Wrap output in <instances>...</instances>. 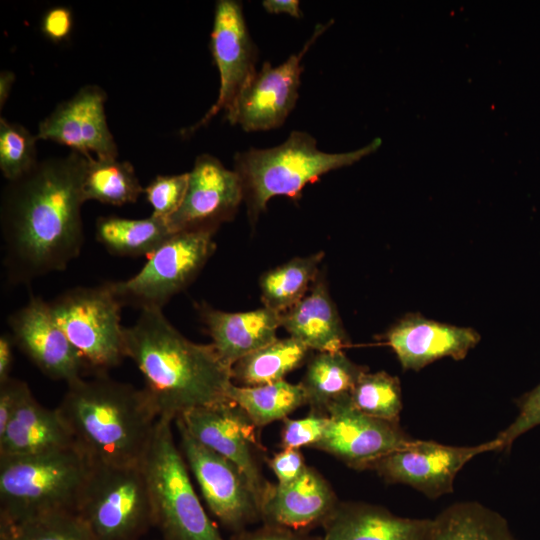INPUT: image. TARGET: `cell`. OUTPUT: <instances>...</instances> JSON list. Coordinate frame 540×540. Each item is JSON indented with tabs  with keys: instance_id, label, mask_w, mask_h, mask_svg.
Listing matches in <instances>:
<instances>
[{
	"instance_id": "10",
	"label": "cell",
	"mask_w": 540,
	"mask_h": 540,
	"mask_svg": "<svg viewBox=\"0 0 540 540\" xmlns=\"http://www.w3.org/2000/svg\"><path fill=\"white\" fill-rule=\"evenodd\" d=\"M180 450L211 513L226 529L237 533L261 520L252 489L230 460L198 442L180 418L174 420Z\"/></svg>"
},
{
	"instance_id": "5",
	"label": "cell",
	"mask_w": 540,
	"mask_h": 540,
	"mask_svg": "<svg viewBox=\"0 0 540 540\" xmlns=\"http://www.w3.org/2000/svg\"><path fill=\"white\" fill-rule=\"evenodd\" d=\"M92 462L77 447L0 457V522L77 510Z\"/></svg>"
},
{
	"instance_id": "30",
	"label": "cell",
	"mask_w": 540,
	"mask_h": 540,
	"mask_svg": "<svg viewBox=\"0 0 540 540\" xmlns=\"http://www.w3.org/2000/svg\"><path fill=\"white\" fill-rule=\"evenodd\" d=\"M324 256L321 251L295 257L265 272L260 278L263 306L282 314L297 304L316 281Z\"/></svg>"
},
{
	"instance_id": "18",
	"label": "cell",
	"mask_w": 540,
	"mask_h": 540,
	"mask_svg": "<svg viewBox=\"0 0 540 540\" xmlns=\"http://www.w3.org/2000/svg\"><path fill=\"white\" fill-rule=\"evenodd\" d=\"M105 100L106 94L99 86L82 87L39 124L37 138L85 155L94 152L97 158H117V145L106 121Z\"/></svg>"
},
{
	"instance_id": "36",
	"label": "cell",
	"mask_w": 540,
	"mask_h": 540,
	"mask_svg": "<svg viewBox=\"0 0 540 540\" xmlns=\"http://www.w3.org/2000/svg\"><path fill=\"white\" fill-rule=\"evenodd\" d=\"M282 421V448H313L325 432L328 417L325 413L311 410L310 414L304 418L290 419L287 417Z\"/></svg>"
},
{
	"instance_id": "42",
	"label": "cell",
	"mask_w": 540,
	"mask_h": 540,
	"mask_svg": "<svg viewBox=\"0 0 540 540\" xmlns=\"http://www.w3.org/2000/svg\"><path fill=\"white\" fill-rule=\"evenodd\" d=\"M14 340L11 334L4 333L0 336V383L11 378L10 373L14 360Z\"/></svg>"
},
{
	"instance_id": "20",
	"label": "cell",
	"mask_w": 540,
	"mask_h": 540,
	"mask_svg": "<svg viewBox=\"0 0 540 540\" xmlns=\"http://www.w3.org/2000/svg\"><path fill=\"white\" fill-rule=\"evenodd\" d=\"M338 503L328 481L307 466L293 482L271 484L261 503L260 516L265 524L301 531L322 525Z\"/></svg>"
},
{
	"instance_id": "14",
	"label": "cell",
	"mask_w": 540,
	"mask_h": 540,
	"mask_svg": "<svg viewBox=\"0 0 540 540\" xmlns=\"http://www.w3.org/2000/svg\"><path fill=\"white\" fill-rule=\"evenodd\" d=\"M328 421L321 440L313 447L355 470L368 467L413 440L399 424L368 416L345 397L329 404Z\"/></svg>"
},
{
	"instance_id": "26",
	"label": "cell",
	"mask_w": 540,
	"mask_h": 540,
	"mask_svg": "<svg viewBox=\"0 0 540 540\" xmlns=\"http://www.w3.org/2000/svg\"><path fill=\"white\" fill-rule=\"evenodd\" d=\"M173 234L166 220L152 214L143 219L104 216L96 222L97 241L122 257L149 256Z\"/></svg>"
},
{
	"instance_id": "6",
	"label": "cell",
	"mask_w": 540,
	"mask_h": 540,
	"mask_svg": "<svg viewBox=\"0 0 540 540\" xmlns=\"http://www.w3.org/2000/svg\"><path fill=\"white\" fill-rule=\"evenodd\" d=\"M169 419L158 418L142 462L162 540H224L208 517L176 445Z\"/></svg>"
},
{
	"instance_id": "3",
	"label": "cell",
	"mask_w": 540,
	"mask_h": 540,
	"mask_svg": "<svg viewBox=\"0 0 540 540\" xmlns=\"http://www.w3.org/2000/svg\"><path fill=\"white\" fill-rule=\"evenodd\" d=\"M57 409L90 461L113 466L142 465L159 418L143 388L106 374L68 383Z\"/></svg>"
},
{
	"instance_id": "43",
	"label": "cell",
	"mask_w": 540,
	"mask_h": 540,
	"mask_svg": "<svg viewBox=\"0 0 540 540\" xmlns=\"http://www.w3.org/2000/svg\"><path fill=\"white\" fill-rule=\"evenodd\" d=\"M262 6L270 14L284 13L295 18L302 16L298 0H264Z\"/></svg>"
},
{
	"instance_id": "2",
	"label": "cell",
	"mask_w": 540,
	"mask_h": 540,
	"mask_svg": "<svg viewBox=\"0 0 540 540\" xmlns=\"http://www.w3.org/2000/svg\"><path fill=\"white\" fill-rule=\"evenodd\" d=\"M126 358L141 372L159 418L174 421L194 408L228 400L231 368L212 344L184 337L162 309H143L124 329Z\"/></svg>"
},
{
	"instance_id": "22",
	"label": "cell",
	"mask_w": 540,
	"mask_h": 540,
	"mask_svg": "<svg viewBox=\"0 0 540 540\" xmlns=\"http://www.w3.org/2000/svg\"><path fill=\"white\" fill-rule=\"evenodd\" d=\"M432 519L406 518L367 503H338L323 522L322 540H422Z\"/></svg>"
},
{
	"instance_id": "25",
	"label": "cell",
	"mask_w": 540,
	"mask_h": 540,
	"mask_svg": "<svg viewBox=\"0 0 540 540\" xmlns=\"http://www.w3.org/2000/svg\"><path fill=\"white\" fill-rule=\"evenodd\" d=\"M368 371L351 361L343 351L317 352L307 364L302 385L311 410L325 413L329 404L350 396L363 373Z\"/></svg>"
},
{
	"instance_id": "17",
	"label": "cell",
	"mask_w": 540,
	"mask_h": 540,
	"mask_svg": "<svg viewBox=\"0 0 540 540\" xmlns=\"http://www.w3.org/2000/svg\"><path fill=\"white\" fill-rule=\"evenodd\" d=\"M18 347L47 377L67 384L82 377L86 366L59 326L49 302L37 296L8 318Z\"/></svg>"
},
{
	"instance_id": "15",
	"label": "cell",
	"mask_w": 540,
	"mask_h": 540,
	"mask_svg": "<svg viewBox=\"0 0 540 540\" xmlns=\"http://www.w3.org/2000/svg\"><path fill=\"white\" fill-rule=\"evenodd\" d=\"M211 52L220 76L219 95L208 112L184 131L187 135L207 125L220 111L227 114L245 84L257 71V50L248 32L240 2L217 1L211 33Z\"/></svg>"
},
{
	"instance_id": "13",
	"label": "cell",
	"mask_w": 540,
	"mask_h": 540,
	"mask_svg": "<svg viewBox=\"0 0 540 540\" xmlns=\"http://www.w3.org/2000/svg\"><path fill=\"white\" fill-rule=\"evenodd\" d=\"M332 21L315 27L310 39L297 54L273 67L264 62L241 90L231 110L225 114L232 125L243 130L264 131L281 126L295 107L305 53Z\"/></svg>"
},
{
	"instance_id": "9",
	"label": "cell",
	"mask_w": 540,
	"mask_h": 540,
	"mask_svg": "<svg viewBox=\"0 0 540 540\" xmlns=\"http://www.w3.org/2000/svg\"><path fill=\"white\" fill-rule=\"evenodd\" d=\"M212 231L174 233L148 256L134 276L108 284L122 304L143 309H162L184 290L213 255L216 244Z\"/></svg>"
},
{
	"instance_id": "16",
	"label": "cell",
	"mask_w": 540,
	"mask_h": 540,
	"mask_svg": "<svg viewBox=\"0 0 540 540\" xmlns=\"http://www.w3.org/2000/svg\"><path fill=\"white\" fill-rule=\"evenodd\" d=\"M244 200L243 185L235 171L228 170L214 156L196 158L189 172L184 201L167 223L173 233L212 231L231 220Z\"/></svg>"
},
{
	"instance_id": "29",
	"label": "cell",
	"mask_w": 540,
	"mask_h": 540,
	"mask_svg": "<svg viewBox=\"0 0 540 540\" xmlns=\"http://www.w3.org/2000/svg\"><path fill=\"white\" fill-rule=\"evenodd\" d=\"M227 398L241 407L256 427L283 420L307 404L302 385L286 380L260 386H239L232 383L227 390Z\"/></svg>"
},
{
	"instance_id": "34",
	"label": "cell",
	"mask_w": 540,
	"mask_h": 540,
	"mask_svg": "<svg viewBox=\"0 0 540 540\" xmlns=\"http://www.w3.org/2000/svg\"><path fill=\"white\" fill-rule=\"evenodd\" d=\"M37 139L21 124L0 119V169L7 181L20 178L38 162Z\"/></svg>"
},
{
	"instance_id": "1",
	"label": "cell",
	"mask_w": 540,
	"mask_h": 540,
	"mask_svg": "<svg viewBox=\"0 0 540 540\" xmlns=\"http://www.w3.org/2000/svg\"><path fill=\"white\" fill-rule=\"evenodd\" d=\"M85 154L38 161L1 195L3 265L11 284L64 270L83 247Z\"/></svg>"
},
{
	"instance_id": "37",
	"label": "cell",
	"mask_w": 540,
	"mask_h": 540,
	"mask_svg": "<svg viewBox=\"0 0 540 540\" xmlns=\"http://www.w3.org/2000/svg\"><path fill=\"white\" fill-rule=\"evenodd\" d=\"M517 407L515 419L495 437L500 451L509 450L517 438L540 425V383L518 399Z\"/></svg>"
},
{
	"instance_id": "39",
	"label": "cell",
	"mask_w": 540,
	"mask_h": 540,
	"mask_svg": "<svg viewBox=\"0 0 540 540\" xmlns=\"http://www.w3.org/2000/svg\"><path fill=\"white\" fill-rule=\"evenodd\" d=\"M30 392L28 384L16 378L0 383V436Z\"/></svg>"
},
{
	"instance_id": "38",
	"label": "cell",
	"mask_w": 540,
	"mask_h": 540,
	"mask_svg": "<svg viewBox=\"0 0 540 540\" xmlns=\"http://www.w3.org/2000/svg\"><path fill=\"white\" fill-rule=\"evenodd\" d=\"M268 466L278 480V484H287L300 477L306 470L304 457L300 449L282 448L267 460Z\"/></svg>"
},
{
	"instance_id": "40",
	"label": "cell",
	"mask_w": 540,
	"mask_h": 540,
	"mask_svg": "<svg viewBox=\"0 0 540 540\" xmlns=\"http://www.w3.org/2000/svg\"><path fill=\"white\" fill-rule=\"evenodd\" d=\"M72 22V14L68 8L54 7L45 13L41 28L46 37L60 42L69 36Z\"/></svg>"
},
{
	"instance_id": "24",
	"label": "cell",
	"mask_w": 540,
	"mask_h": 540,
	"mask_svg": "<svg viewBox=\"0 0 540 540\" xmlns=\"http://www.w3.org/2000/svg\"><path fill=\"white\" fill-rule=\"evenodd\" d=\"M281 327L290 337L317 352L343 351L349 338L323 279H316L309 292L281 314Z\"/></svg>"
},
{
	"instance_id": "32",
	"label": "cell",
	"mask_w": 540,
	"mask_h": 540,
	"mask_svg": "<svg viewBox=\"0 0 540 540\" xmlns=\"http://www.w3.org/2000/svg\"><path fill=\"white\" fill-rule=\"evenodd\" d=\"M0 540H95L74 511L47 513L17 522H0Z\"/></svg>"
},
{
	"instance_id": "33",
	"label": "cell",
	"mask_w": 540,
	"mask_h": 540,
	"mask_svg": "<svg viewBox=\"0 0 540 540\" xmlns=\"http://www.w3.org/2000/svg\"><path fill=\"white\" fill-rule=\"evenodd\" d=\"M351 404L362 413L399 424L403 407L400 381L385 371L361 375L350 393Z\"/></svg>"
},
{
	"instance_id": "12",
	"label": "cell",
	"mask_w": 540,
	"mask_h": 540,
	"mask_svg": "<svg viewBox=\"0 0 540 540\" xmlns=\"http://www.w3.org/2000/svg\"><path fill=\"white\" fill-rule=\"evenodd\" d=\"M201 444L233 462L244 474L259 509L271 483L262 474L257 451L262 448L256 425L245 411L229 399L186 411L178 416Z\"/></svg>"
},
{
	"instance_id": "44",
	"label": "cell",
	"mask_w": 540,
	"mask_h": 540,
	"mask_svg": "<svg viewBox=\"0 0 540 540\" xmlns=\"http://www.w3.org/2000/svg\"><path fill=\"white\" fill-rule=\"evenodd\" d=\"M15 80L13 72L4 70L0 74V107L3 108Z\"/></svg>"
},
{
	"instance_id": "23",
	"label": "cell",
	"mask_w": 540,
	"mask_h": 540,
	"mask_svg": "<svg viewBox=\"0 0 540 540\" xmlns=\"http://www.w3.org/2000/svg\"><path fill=\"white\" fill-rule=\"evenodd\" d=\"M76 446L57 408L40 404L30 392L0 436V457L30 456Z\"/></svg>"
},
{
	"instance_id": "8",
	"label": "cell",
	"mask_w": 540,
	"mask_h": 540,
	"mask_svg": "<svg viewBox=\"0 0 540 540\" xmlns=\"http://www.w3.org/2000/svg\"><path fill=\"white\" fill-rule=\"evenodd\" d=\"M66 337L81 356L86 370L106 374L125 355L123 307L108 282L74 287L49 302Z\"/></svg>"
},
{
	"instance_id": "28",
	"label": "cell",
	"mask_w": 540,
	"mask_h": 540,
	"mask_svg": "<svg viewBox=\"0 0 540 540\" xmlns=\"http://www.w3.org/2000/svg\"><path fill=\"white\" fill-rule=\"evenodd\" d=\"M310 349L298 340L277 338L244 356L231 368L233 383L239 386H260L284 380L307 359Z\"/></svg>"
},
{
	"instance_id": "19",
	"label": "cell",
	"mask_w": 540,
	"mask_h": 540,
	"mask_svg": "<svg viewBox=\"0 0 540 540\" xmlns=\"http://www.w3.org/2000/svg\"><path fill=\"white\" fill-rule=\"evenodd\" d=\"M385 341L396 354L403 370L418 371L445 357L464 359L479 343L480 335L470 327L408 314L386 332Z\"/></svg>"
},
{
	"instance_id": "11",
	"label": "cell",
	"mask_w": 540,
	"mask_h": 540,
	"mask_svg": "<svg viewBox=\"0 0 540 540\" xmlns=\"http://www.w3.org/2000/svg\"><path fill=\"white\" fill-rule=\"evenodd\" d=\"M500 446L496 438L474 446L413 439L367 470L375 471L388 483L408 485L434 499L453 492L455 478L467 462L480 454L500 451Z\"/></svg>"
},
{
	"instance_id": "31",
	"label": "cell",
	"mask_w": 540,
	"mask_h": 540,
	"mask_svg": "<svg viewBox=\"0 0 540 540\" xmlns=\"http://www.w3.org/2000/svg\"><path fill=\"white\" fill-rule=\"evenodd\" d=\"M85 201L96 200L103 204L122 206L134 203L144 193L134 167L117 158H92L87 156L83 175Z\"/></svg>"
},
{
	"instance_id": "41",
	"label": "cell",
	"mask_w": 540,
	"mask_h": 540,
	"mask_svg": "<svg viewBox=\"0 0 540 540\" xmlns=\"http://www.w3.org/2000/svg\"><path fill=\"white\" fill-rule=\"evenodd\" d=\"M233 540H322V537L310 536L301 531L264 523L262 527L254 531L237 533Z\"/></svg>"
},
{
	"instance_id": "7",
	"label": "cell",
	"mask_w": 540,
	"mask_h": 540,
	"mask_svg": "<svg viewBox=\"0 0 540 540\" xmlns=\"http://www.w3.org/2000/svg\"><path fill=\"white\" fill-rule=\"evenodd\" d=\"M76 513L95 540H141L154 527L152 498L142 465L92 463Z\"/></svg>"
},
{
	"instance_id": "27",
	"label": "cell",
	"mask_w": 540,
	"mask_h": 540,
	"mask_svg": "<svg viewBox=\"0 0 540 540\" xmlns=\"http://www.w3.org/2000/svg\"><path fill=\"white\" fill-rule=\"evenodd\" d=\"M422 540H516L506 521L473 502L456 503L432 519Z\"/></svg>"
},
{
	"instance_id": "4",
	"label": "cell",
	"mask_w": 540,
	"mask_h": 540,
	"mask_svg": "<svg viewBox=\"0 0 540 540\" xmlns=\"http://www.w3.org/2000/svg\"><path fill=\"white\" fill-rule=\"evenodd\" d=\"M379 138L367 146L345 153H326L318 149L316 139L301 131H292L280 145L267 149L251 148L234 159L248 207L250 221L255 222L275 196L292 199L303 188L331 170L349 166L374 152Z\"/></svg>"
},
{
	"instance_id": "35",
	"label": "cell",
	"mask_w": 540,
	"mask_h": 540,
	"mask_svg": "<svg viewBox=\"0 0 540 540\" xmlns=\"http://www.w3.org/2000/svg\"><path fill=\"white\" fill-rule=\"evenodd\" d=\"M189 182V172L177 175H159L144 188L152 215L168 220L182 205Z\"/></svg>"
},
{
	"instance_id": "21",
	"label": "cell",
	"mask_w": 540,
	"mask_h": 540,
	"mask_svg": "<svg viewBox=\"0 0 540 540\" xmlns=\"http://www.w3.org/2000/svg\"><path fill=\"white\" fill-rule=\"evenodd\" d=\"M198 311L217 354L230 368L244 356L277 339L281 314L266 307L225 312L205 303Z\"/></svg>"
}]
</instances>
